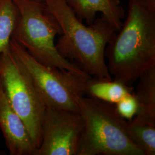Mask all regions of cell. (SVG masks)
I'll use <instances>...</instances> for the list:
<instances>
[{
    "mask_svg": "<svg viewBox=\"0 0 155 155\" xmlns=\"http://www.w3.org/2000/svg\"><path fill=\"white\" fill-rule=\"evenodd\" d=\"M61 28L56 47L60 55L75 61L84 72L99 79L112 80L105 60L106 47L116 28L101 16L86 26L79 20L66 0H43Z\"/></svg>",
    "mask_w": 155,
    "mask_h": 155,
    "instance_id": "cell-1",
    "label": "cell"
},
{
    "mask_svg": "<svg viewBox=\"0 0 155 155\" xmlns=\"http://www.w3.org/2000/svg\"><path fill=\"white\" fill-rule=\"evenodd\" d=\"M105 50L114 80L131 86L155 67V12L129 0L127 19Z\"/></svg>",
    "mask_w": 155,
    "mask_h": 155,
    "instance_id": "cell-2",
    "label": "cell"
},
{
    "mask_svg": "<svg viewBox=\"0 0 155 155\" xmlns=\"http://www.w3.org/2000/svg\"><path fill=\"white\" fill-rule=\"evenodd\" d=\"M83 121L77 155H144L127 131V122L116 106L91 97L76 95Z\"/></svg>",
    "mask_w": 155,
    "mask_h": 155,
    "instance_id": "cell-3",
    "label": "cell"
},
{
    "mask_svg": "<svg viewBox=\"0 0 155 155\" xmlns=\"http://www.w3.org/2000/svg\"><path fill=\"white\" fill-rule=\"evenodd\" d=\"M13 1L18 15L12 38L41 64L90 78L87 73L63 58L58 51L55 38L56 35H61V28L44 1Z\"/></svg>",
    "mask_w": 155,
    "mask_h": 155,
    "instance_id": "cell-4",
    "label": "cell"
},
{
    "mask_svg": "<svg viewBox=\"0 0 155 155\" xmlns=\"http://www.w3.org/2000/svg\"><path fill=\"white\" fill-rule=\"evenodd\" d=\"M9 48L27 73L46 107L79 113L76 95H84L90 78L47 66L12 38Z\"/></svg>",
    "mask_w": 155,
    "mask_h": 155,
    "instance_id": "cell-5",
    "label": "cell"
},
{
    "mask_svg": "<svg viewBox=\"0 0 155 155\" xmlns=\"http://www.w3.org/2000/svg\"><path fill=\"white\" fill-rule=\"evenodd\" d=\"M0 81L10 105L21 118L38 149L46 106L9 45L0 54Z\"/></svg>",
    "mask_w": 155,
    "mask_h": 155,
    "instance_id": "cell-6",
    "label": "cell"
},
{
    "mask_svg": "<svg viewBox=\"0 0 155 155\" xmlns=\"http://www.w3.org/2000/svg\"><path fill=\"white\" fill-rule=\"evenodd\" d=\"M82 129L79 113L46 107L41 142L34 155H77Z\"/></svg>",
    "mask_w": 155,
    "mask_h": 155,
    "instance_id": "cell-7",
    "label": "cell"
},
{
    "mask_svg": "<svg viewBox=\"0 0 155 155\" xmlns=\"http://www.w3.org/2000/svg\"><path fill=\"white\" fill-rule=\"evenodd\" d=\"M0 128L11 155H34V146L21 118L13 109L0 81Z\"/></svg>",
    "mask_w": 155,
    "mask_h": 155,
    "instance_id": "cell-8",
    "label": "cell"
},
{
    "mask_svg": "<svg viewBox=\"0 0 155 155\" xmlns=\"http://www.w3.org/2000/svg\"><path fill=\"white\" fill-rule=\"evenodd\" d=\"M78 18L91 25L98 13L110 22L117 32L122 27L125 10L120 0H66Z\"/></svg>",
    "mask_w": 155,
    "mask_h": 155,
    "instance_id": "cell-9",
    "label": "cell"
},
{
    "mask_svg": "<svg viewBox=\"0 0 155 155\" xmlns=\"http://www.w3.org/2000/svg\"><path fill=\"white\" fill-rule=\"evenodd\" d=\"M138 80L133 93L138 103L136 117L155 124V67L143 73Z\"/></svg>",
    "mask_w": 155,
    "mask_h": 155,
    "instance_id": "cell-10",
    "label": "cell"
},
{
    "mask_svg": "<svg viewBox=\"0 0 155 155\" xmlns=\"http://www.w3.org/2000/svg\"><path fill=\"white\" fill-rule=\"evenodd\" d=\"M132 92V87L115 80L91 79L86 86L85 94L90 97L107 103L116 104L126 95Z\"/></svg>",
    "mask_w": 155,
    "mask_h": 155,
    "instance_id": "cell-11",
    "label": "cell"
},
{
    "mask_svg": "<svg viewBox=\"0 0 155 155\" xmlns=\"http://www.w3.org/2000/svg\"><path fill=\"white\" fill-rule=\"evenodd\" d=\"M127 131L144 155H155V124L135 117L127 122Z\"/></svg>",
    "mask_w": 155,
    "mask_h": 155,
    "instance_id": "cell-12",
    "label": "cell"
},
{
    "mask_svg": "<svg viewBox=\"0 0 155 155\" xmlns=\"http://www.w3.org/2000/svg\"><path fill=\"white\" fill-rule=\"evenodd\" d=\"M18 15L13 0H0V54L9 47Z\"/></svg>",
    "mask_w": 155,
    "mask_h": 155,
    "instance_id": "cell-13",
    "label": "cell"
},
{
    "mask_svg": "<svg viewBox=\"0 0 155 155\" xmlns=\"http://www.w3.org/2000/svg\"><path fill=\"white\" fill-rule=\"evenodd\" d=\"M117 113L120 116L131 120L138 111V103L133 93L126 95L115 104Z\"/></svg>",
    "mask_w": 155,
    "mask_h": 155,
    "instance_id": "cell-14",
    "label": "cell"
},
{
    "mask_svg": "<svg viewBox=\"0 0 155 155\" xmlns=\"http://www.w3.org/2000/svg\"><path fill=\"white\" fill-rule=\"evenodd\" d=\"M139 4L150 11L155 12V0H136Z\"/></svg>",
    "mask_w": 155,
    "mask_h": 155,
    "instance_id": "cell-15",
    "label": "cell"
},
{
    "mask_svg": "<svg viewBox=\"0 0 155 155\" xmlns=\"http://www.w3.org/2000/svg\"><path fill=\"white\" fill-rule=\"evenodd\" d=\"M37 1H43V0H37Z\"/></svg>",
    "mask_w": 155,
    "mask_h": 155,
    "instance_id": "cell-16",
    "label": "cell"
}]
</instances>
